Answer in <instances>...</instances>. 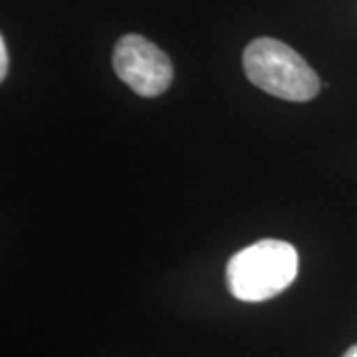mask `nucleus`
<instances>
[{
  "instance_id": "nucleus-3",
  "label": "nucleus",
  "mask_w": 357,
  "mask_h": 357,
  "mask_svg": "<svg viewBox=\"0 0 357 357\" xmlns=\"http://www.w3.org/2000/svg\"><path fill=\"white\" fill-rule=\"evenodd\" d=\"M114 70L137 96L155 98L173 82V64L165 52L139 34H126L114 50Z\"/></svg>"
},
{
  "instance_id": "nucleus-4",
  "label": "nucleus",
  "mask_w": 357,
  "mask_h": 357,
  "mask_svg": "<svg viewBox=\"0 0 357 357\" xmlns=\"http://www.w3.org/2000/svg\"><path fill=\"white\" fill-rule=\"evenodd\" d=\"M8 74V50H6V40L0 36V79H4Z\"/></svg>"
},
{
  "instance_id": "nucleus-1",
  "label": "nucleus",
  "mask_w": 357,
  "mask_h": 357,
  "mask_svg": "<svg viewBox=\"0 0 357 357\" xmlns=\"http://www.w3.org/2000/svg\"><path fill=\"white\" fill-rule=\"evenodd\" d=\"M298 276V252L290 243L264 238L243 248L227 264L230 294L243 302H264Z\"/></svg>"
},
{
  "instance_id": "nucleus-2",
  "label": "nucleus",
  "mask_w": 357,
  "mask_h": 357,
  "mask_svg": "<svg viewBox=\"0 0 357 357\" xmlns=\"http://www.w3.org/2000/svg\"><path fill=\"white\" fill-rule=\"evenodd\" d=\"M243 64L246 77L270 96L286 102H310L318 96V74L280 40H252L244 50Z\"/></svg>"
},
{
  "instance_id": "nucleus-5",
  "label": "nucleus",
  "mask_w": 357,
  "mask_h": 357,
  "mask_svg": "<svg viewBox=\"0 0 357 357\" xmlns=\"http://www.w3.org/2000/svg\"><path fill=\"white\" fill-rule=\"evenodd\" d=\"M344 357H357V344L351 345V347L344 354Z\"/></svg>"
}]
</instances>
